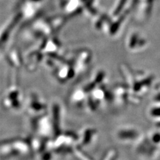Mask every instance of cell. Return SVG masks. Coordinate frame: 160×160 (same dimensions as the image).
I'll return each mask as SVG.
<instances>
[{
  "instance_id": "cell-1",
  "label": "cell",
  "mask_w": 160,
  "mask_h": 160,
  "mask_svg": "<svg viewBox=\"0 0 160 160\" xmlns=\"http://www.w3.org/2000/svg\"><path fill=\"white\" fill-rule=\"evenodd\" d=\"M33 155L28 138H12L0 140V159L26 158Z\"/></svg>"
},
{
  "instance_id": "cell-2",
  "label": "cell",
  "mask_w": 160,
  "mask_h": 160,
  "mask_svg": "<svg viewBox=\"0 0 160 160\" xmlns=\"http://www.w3.org/2000/svg\"><path fill=\"white\" fill-rule=\"evenodd\" d=\"M78 143V134L72 132H62L49 140L48 147L56 156H65L72 154Z\"/></svg>"
},
{
  "instance_id": "cell-3",
  "label": "cell",
  "mask_w": 160,
  "mask_h": 160,
  "mask_svg": "<svg viewBox=\"0 0 160 160\" xmlns=\"http://www.w3.org/2000/svg\"><path fill=\"white\" fill-rule=\"evenodd\" d=\"M31 118V127L35 135L47 139L53 138V126L49 111Z\"/></svg>"
},
{
  "instance_id": "cell-4",
  "label": "cell",
  "mask_w": 160,
  "mask_h": 160,
  "mask_svg": "<svg viewBox=\"0 0 160 160\" xmlns=\"http://www.w3.org/2000/svg\"><path fill=\"white\" fill-rule=\"evenodd\" d=\"M0 104L6 111L17 112L23 107V95L18 89L10 88L4 93Z\"/></svg>"
},
{
  "instance_id": "cell-5",
  "label": "cell",
  "mask_w": 160,
  "mask_h": 160,
  "mask_svg": "<svg viewBox=\"0 0 160 160\" xmlns=\"http://www.w3.org/2000/svg\"><path fill=\"white\" fill-rule=\"evenodd\" d=\"M23 107L26 113L31 118H34L47 113L49 106L45 99L36 93L29 94L24 100Z\"/></svg>"
},
{
  "instance_id": "cell-6",
  "label": "cell",
  "mask_w": 160,
  "mask_h": 160,
  "mask_svg": "<svg viewBox=\"0 0 160 160\" xmlns=\"http://www.w3.org/2000/svg\"><path fill=\"white\" fill-rule=\"evenodd\" d=\"M49 113L51 118L53 137L61 133L62 131L63 118V109L62 103L58 101H53L50 105Z\"/></svg>"
},
{
  "instance_id": "cell-7",
  "label": "cell",
  "mask_w": 160,
  "mask_h": 160,
  "mask_svg": "<svg viewBox=\"0 0 160 160\" xmlns=\"http://www.w3.org/2000/svg\"><path fill=\"white\" fill-rule=\"evenodd\" d=\"M98 137V131L91 126H86L82 128L78 134V146L82 148L91 147Z\"/></svg>"
},
{
  "instance_id": "cell-8",
  "label": "cell",
  "mask_w": 160,
  "mask_h": 160,
  "mask_svg": "<svg viewBox=\"0 0 160 160\" xmlns=\"http://www.w3.org/2000/svg\"><path fill=\"white\" fill-rule=\"evenodd\" d=\"M86 89H78L74 90L69 98V103L70 106L77 109H84L85 103L88 97Z\"/></svg>"
},
{
  "instance_id": "cell-9",
  "label": "cell",
  "mask_w": 160,
  "mask_h": 160,
  "mask_svg": "<svg viewBox=\"0 0 160 160\" xmlns=\"http://www.w3.org/2000/svg\"><path fill=\"white\" fill-rule=\"evenodd\" d=\"M72 154L78 160H93L89 154L83 151V148L78 146V145L74 147Z\"/></svg>"
},
{
  "instance_id": "cell-10",
  "label": "cell",
  "mask_w": 160,
  "mask_h": 160,
  "mask_svg": "<svg viewBox=\"0 0 160 160\" xmlns=\"http://www.w3.org/2000/svg\"><path fill=\"white\" fill-rule=\"evenodd\" d=\"M56 156V155L54 153V152L48 148L38 156L39 157V160H54Z\"/></svg>"
}]
</instances>
